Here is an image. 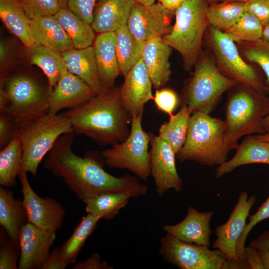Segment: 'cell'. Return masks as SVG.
Here are the masks:
<instances>
[{
	"mask_svg": "<svg viewBox=\"0 0 269 269\" xmlns=\"http://www.w3.org/2000/svg\"><path fill=\"white\" fill-rule=\"evenodd\" d=\"M74 134L60 136L46 155L43 166L54 175L62 178L84 203L97 195L128 192L134 197L146 194L147 187L136 176L125 174L115 177L103 168L101 153L89 152L84 157L77 155L72 146Z\"/></svg>",
	"mask_w": 269,
	"mask_h": 269,
	"instance_id": "6da1fadb",
	"label": "cell"
},
{
	"mask_svg": "<svg viewBox=\"0 0 269 269\" xmlns=\"http://www.w3.org/2000/svg\"><path fill=\"white\" fill-rule=\"evenodd\" d=\"M63 113L74 134L86 135L100 145L123 142L131 132L132 118L122 104L121 87L107 88L80 106Z\"/></svg>",
	"mask_w": 269,
	"mask_h": 269,
	"instance_id": "7a4b0ae2",
	"label": "cell"
},
{
	"mask_svg": "<svg viewBox=\"0 0 269 269\" xmlns=\"http://www.w3.org/2000/svg\"><path fill=\"white\" fill-rule=\"evenodd\" d=\"M226 130L225 121L201 111L193 112L177 158L181 162L193 161L211 167L220 165L227 160L230 150L225 143Z\"/></svg>",
	"mask_w": 269,
	"mask_h": 269,
	"instance_id": "3957f363",
	"label": "cell"
},
{
	"mask_svg": "<svg viewBox=\"0 0 269 269\" xmlns=\"http://www.w3.org/2000/svg\"><path fill=\"white\" fill-rule=\"evenodd\" d=\"M72 133L71 124L63 113L17 120L16 135L19 137L22 148L19 171L35 176L39 165L58 138Z\"/></svg>",
	"mask_w": 269,
	"mask_h": 269,
	"instance_id": "277c9868",
	"label": "cell"
},
{
	"mask_svg": "<svg viewBox=\"0 0 269 269\" xmlns=\"http://www.w3.org/2000/svg\"><path fill=\"white\" fill-rule=\"evenodd\" d=\"M269 113V98L238 83L230 89L225 106V143L236 148L243 136L258 134L259 127Z\"/></svg>",
	"mask_w": 269,
	"mask_h": 269,
	"instance_id": "5b68a950",
	"label": "cell"
},
{
	"mask_svg": "<svg viewBox=\"0 0 269 269\" xmlns=\"http://www.w3.org/2000/svg\"><path fill=\"white\" fill-rule=\"evenodd\" d=\"M51 90L27 72H16L0 78V111L17 120L32 119L48 113Z\"/></svg>",
	"mask_w": 269,
	"mask_h": 269,
	"instance_id": "8992f818",
	"label": "cell"
},
{
	"mask_svg": "<svg viewBox=\"0 0 269 269\" xmlns=\"http://www.w3.org/2000/svg\"><path fill=\"white\" fill-rule=\"evenodd\" d=\"M205 0H185L175 10L171 31L163 37L181 55L186 71H190L201 56L204 35L209 25V6Z\"/></svg>",
	"mask_w": 269,
	"mask_h": 269,
	"instance_id": "52a82bcc",
	"label": "cell"
},
{
	"mask_svg": "<svg viewBox=\"0 0 269 269\" xmlns=\"http://www.w3.org/2000/svg\"><path fill=\"white\" fill-rule=\"evenodd\" d=\"M238 83L222 73L215 59L201 55L195 65L193 75L187 85L181 105H186L192 113L198 111L209 114L222 95Z\"/></svg>",
	"mask_w": 269,
	"mask_h": 269,
	"instance_id": "ba28073f",
	"label": "cell"
},
{
	"mask_svg": "<svg viewBox=\"0 0 269 269\" xmlns=\"http://www.w3.org/2000/svg\"><path fill=\"white\" fill-rule=\"evenodd\" d=\"M142 115L132 118L131 132L124 141L114 143L101 153L109 167L127 169L137 178L147 181L150 175V137L142 127Z\"/></svg>",
	"mask_w": 269,
	"mask_h": 269,
	"instance_id": "9c48e42d",
	"label": "cell"
},
{
	"mask_svg": "<svg viewBox=\"0 0 269 269\" xmlns=\"http://www.w3.org/2000/svg\"><path fill=\"white\" fill-rule=\"evenodd\" d=\"M206 39L219 70L226 77L267 96L269 89L256 70L241 55L236 42L224 31L209 25Z\"/></svg>",
	"mask_w": 269,
	"mask_h": 269,
	"instance_id": "30bf717a",
	"label": "cell"
},
{
	"mask_svg": "<svg viewBox=\"0 0 269 269\" xmlns=\"http://www.w3.org/2000/svg\"><path fill=\"white\" fill-rule=\"evenodd\" d=\"M159 255L181 269H240V265L228 261L218 250L182 241L166 234L160 243Z\"/></svg>",
	"mask_w": 269,
	"mask_h": 269,
	"instance_id": "8fae6325",
	"label": "cell"
},
{
	"mask_svg": "<svg viewBox=\"0 0 269 269\" xmlns=\"http://www.w3.org/2000/svg\"><path fill=\"white\" fill-rule=\"evenodd\" d=\"M256 201V195L249 198L248 192L242 191L227 222L216 227L215 231L216 239L212 244L213 248L219 250L228 261L240 265L243 269H249V267L239 261L236 246Z\"/></svg>",
	"mask_w": 269,
	"mask_h": 269,
	"instance_id": "7c38bea8",
	"label": "cell"
},
{
	"mask_svg": "<svg viewBox=\"0 0 269 269\" xmlns=\"http://www.w3.org/2000/svg\"><path fill=\"white\" fill-rule=\"evenodd\" d=\"M17 177L28 222L41 230L56 232L62 225L66 212L63 206L52 198L38 195L32 188L26 172L19 171Z\"/></svg>",
	"mask_w": 269,
	"mask_h": 269,
	"instance_id": "4fadbf2b",
	"label": "cell"
},
{
	"mask_svg": "<svg viewBox=\"0 0 269 269\" xmlns=\"http://www.w3.org/2000/svg\"><path fill=\"white\" fill-rule=\"evenodd\" d=\"M149 134L150 172L157 194L162 196L169 189L180 192L183 188V181L176 169V154L169 144L158 135Z\"/></svg>",
	"mask_w": 269,
	"mask_h": 269,
	"instance_id": "5bb4252c",
	"label": "cell"
},
{
	"mask_svg": "<svg viewBox=\"0 0 269 269\" xmlns=\"http://www.w3.org/2000/svg\"><path fill=\"white\" fill-rule=\"evenodd\" d=\"M174 12L159 2L145 5L135 2L129 16L127 26L134 36L142 41L156 36L163 37L172 30Z\"/></svg>",
	"mask_w": 269,
	"mask_h": 269,
	"instance_id": "9a60e30c",
	"label": "cell"
},
{
	"mask_svg": "<svg viewBox=\"0 0 269 269\" xmlns=\"http://www.w3.org/2000/svg\"><path fill=\"white\" fill-rule=\"evenodd\" d=\"M56 232L41 230L27 222L20 228L18 269H42L50 256Z\"/></svg>",
	"mask_w": 269,
	"mask_h": 269,
	"instance_id": "2e32d148",
	"label": "cell"
},
{
	"mask_svg": "<svg viewBox=\"0 0 269 269\" xmlns=\"http://www.w3.org/2000/svg\"><path fill=\"white\" fill-rule=\"evenodd\" d=\"M121 87L122 104L132 118L143 115L144 105L153 99L152 83L142 58L124 76Z\"/></svg>",
	"mask_w": 269,
	"mask_h": 269,
	"instance_id": "e0dca14e",
	"label": "cell"
},
{
	"mask_svg": "<svg viewBox=\"0 0 269 269\" xmlns=\"http://www.w3.org/2000/svg\"><path fill=\"white\" fill-rule=\"evenodd\" d=\"M95 95L83 80L67 69L51 91L48 113L57 114L63 109L76 108Z\"/></svg>",
	"mask_w": 269,
	"mask_h": 269,
	"instance_id": "ac0fdd59",
	"label": "cell"
},
{
	"mask_svg": "<svg viewBox=\"0 0 269 269\" xmlns=\"http://www.w3.org/2000/svg\"><path fill=\"white\" fill-rule=\"evenodd\" d=\"M100 219L87 213L83 216L70 238L60 247L51 252L42 269H64L74 263L88 238L95 230Z\"/></svg>",
	"mask_w": 269,
	"mask_h": 269,
	"instance_id": "d6986e66",
	"label": "cell"
},
{
	"mask_svg": "<svg viewBox=\"0 0 269 269\" xmlns=\"http://www.w3.org/2000/svg\"><path fill=\"white\" fill-rule=\"evenodd\" d=\"M213 214L212 211L199 212L189 206L185 217L181 222L175 225H165L163 230L182 241L209 248L212 234L210 223Z\"/></svg>",
	"mask_w": 269,
	"mask_h": 269,
	"instance_id": "ffe728a7",
	"label": "cell"
},
{
	"mask_svg": "<svg viewBox=\"0 0 269 269\" xmlns=\"http://www.w3.org/2000/svg\"><path fill=\"white\" fill-rule=\"evenodd\" d=\"M171 48L161 36L145 41L142 59L155 89L165 86L170 80Z\"/></svg>",
	"mask_w": 269,
	"mask_h": 269,
	"instance_id": "44dd1931",
	"label": "cell"
},
{
	"mask_svg": "<svg viewBox=\"0 0 269 269\" xmlns=\"http://www.w3.org/2000/svg\"><path fill=\"white\" fill-rule=\"evenodd\" d=\"M61 55L67 69L83 80L96 95L107 89L99 73L92 45L81 49L72 48Z\"/></svg>",
	"mask_w": 269,
	"mask_h": 269,
	"instance_id": "7402d4cb",
	"label": "cell"
},
{
	"mask_svg": "<svg viewBox=\"0 0 269 269\" xmlns=\"http://www.w3.org/2000/svg\"><path fill=\"white\" fill-rule=\"evenodd\" d=\"M92 46L98 71L106 88L114 87L117 78L121 75L115 32L99 33Z\"/></svg>",
	"mask_w": 269,
	"mask_h": 269,
	"instance_id": "603a6c76",
	"label": "cell"
},
{
	"mask_svg": "<svg viewBox=\"0 0 269 269\" xmlns=\"http://www.w3.org/2000/svg\"><path fill=\"white\" fill-rule=\"evenodd\" d=\"M236 149L234 156L216 168L217 178H221L242 165L256 163L269 165V144L256 138L254 135H247Z\"/></svg>",
	"mask_w": 269,
	"mask_h": 269,
	"instance_id": "cb8c5ba5",
	"label": "cell"
},
{
	"mask_svg": "<svg viewBox=\"0 0 269 269\" xmlns=\"http://www.w3.org/2000/svg\"><path fill=\"white\" fill-rule=\"evenodd\" d=\"M134 0H97L91 24L98 33L115 32L127 24Z\"/></svg>",
	"mask_w": 269,
	"mask_h": 269,
	"instance_id": "d4e9b609",
	"label": "cell"
},
{
	"mask_svg": "<svg viewBox=\"0 0 269 269\" xmlns=\"http://www.w3.org/2000/svg\"><path fill=\"white\" fill-rule=\"evenodd\" d=\"M31 30L36 44L60 53L73 48L68 35L54 15L31 19Z\"/></svg>",
	"mask_w": 269,
	"mask_h": 269,
	"instance_id": "484cf974",
	"label": "cell"
},
{
	"mask_svg": "<svg viewBox=\"0 0 269 269\" xmlns=\"http://www.w3.org/2000/svg\"><path fill=\"white\" fill-rule=\"evenodd\" d=\"M28 222L22 201L14 198L12 191L0 187V225L17 246L21 227Z\"/></svg>",
	"mask_w": 269,
	"mask_h": 269,
	"instance_id": "4316f807",
	"label": "cell"
},
{
	"mask_svg": "<svg viewBox=\"0 0 269 269\" xmlns=\"http://www.w3.org/2000/svg\"><path fill=\"white\" fill-rule=\"evenodd\" d=\"M0 17L7 29L27 49L34 44L31 30V19L19 0H0Z\"/></svg>",
	"mask_w": 269,
	"mask_h": 269,
	"instance_id": "83f0119b",
	"label": "cell"
},
{
	"mask_svg": "<svg viewBox=\"0 0 269 269\" xmlns=\"http://www.w3.org/2000/svg\"><path fill=\"white\" fill-rule=\"evenodd\" d=\"M27 50L30 64L41 69L52 91L67 70L61 53L35 43Z\"/></svg>",
	"mask_w": 269,
	"mask_h": 269,
	"instance_id": "f1b7e54d",
	"label": "cell"
},
{
	"mask_svg": "<svg viewBox=\"0 0 269 269\" xmlns=\"http://www.w3.org/2000/svg\"><path fill=\"white\" fill-rule=\"evenodd\" d=\"M116 51L121 75L125 76L142 58L145 41L136 38L127 24L115 31Z\"/></svg>",
	"mask_w": 269,
	"mask_h": 269,
	"instance_id": "f546056e",
	"label": "cell"
},
{
	"mask_svg": "<svg viewBox=\"0 0 269 269\" xmlns=\"http://www.w3.org/2000/svg\"><path fill=\"white\" fill-rule=\"evenodd\" d=\"M54 16L68 35L75 49L92 46L95 39L92 25L77 16L67 7H61Z\"/></svg>",
	"mask_w": 269,
	"mask_h": 269,
	"instance_id": "4dcf8cb0",
	"label": "cell"
},
{
	"mask_svg": "<svg viewBox=\"0 0 269 269\" xmlns=\"http://www.w3.org/2000/svg\"><path fill=\"white\" fill-rule=\"evenodd\" d=\"M132 197H134L128 192L102 194L86 200L84 202L85 210L87 213L100 219L111 220L128 204Z\"/></svg>",
	"mask_w": 269,
	"mask_h": 269,
	"instance_id": "1f68e13d",
	"label": "cell"
},
{
	"mask_svg": "<svg viewBox=\"0 0 269 269\" xmlns=\"http://www.w3.org/2000/svg\"><path fill=\"white\" fill-rule=\"evenodd\" d=\"M191 114L186 105H181L179 111L169 116V121L159 129L158 135L169 144L176 154L185 142Z\"/></svg>",
	"mask_w": 269,
	"mask_h": 269,
	"instance_id": "d6a6232c",
	"label": "cell"
},
{
	"mask_svg": "<svg viewBox=\"0 0 269 269\" xmlns=\"http://www.w3.org/2000/svg\"><path fill=\"white\" fill-rule=\"evenodd\" d=\"M22 155V148L19 137H15L0 151V184L11 188L16 184Z\"/></svg>",
	"mask_w": 269,
	"mask_h": 269,
	"instance_id": "836d02e7",
	"label": "cell"
},
{
	"mask_svg": "<svg viewBox=\"0 0 269 269\" xmlns=\"http://www.w3.org/2000/svg\"><path fill=\"white\" fill-rule=\"evenodd\" d=\"M246 11L245 2L224 1L209 5L207 16L209 25L224 31L238 21Z\"/></svg>",
	"mask_w": 269,
	"mask_h": 269,
	"instance_id": "e575fe53",
	"label": "cell"
},
{
	"mask_svg": "<svg viewBox=\"0 0 269 269\" xmlns=\"http://www.w3.org/2000/svg\"><path fill=\"white\" fill-rule=\"evenodd\" d=\"M263 28L260 20L246 11L238 21L224 32L236 43L249 42L262 38Z\"/></svg>",
	"mask_w": 269,
	"mask_h": 269,
	"instance_id": "d590c367",
	"label": "cell"
},
{
	"mask_svg": "<svg viewBox=\"0 0 269 269\" xmlns=\"http://www.w3.org/2000/svg\"><path fill=\"white\" fill-rule=\"evenodd\" d=\"M236 43L243 58L262 68L266 76V84L269 89V41L262 38L253 42Z\"/></svg>",
	"mask_w": 269,
	"mask_h": 269,
	"instance_id": "8d00e7d4",
	"label": "cell"
},
{
	"mask_svg": "<svg viewBox=\"0 0 269 269\" xmlns=\"http://www.w3.org/2000/svg\"><path fill=\"white\" fill-rule=\"evenodd\" d=\"M25 12L31 20L54 15L61 7L58 0H19Z\"/></svg>",
	"mask_w": 269,
	"mask_h": 269,
	"instance_id": "74e56055",
	"label": "cell"
},
{
	"mask_svg": "<svg viewBox=\"0 0 269 269\" xmlns=\"http://www.w3.org/2000/svg\"><path fill=\"white\" fill-rule=\"evenodd\" d=\"M269 218V196L253 215L249 216L247 224L236 246V253L239 261L247 265L244 260V252L246 241L253 228L262 221Z\"/></svg>",
	"mask_w": 269,
	"mask_h": 269,
	"instance_id": "f35d334b",
	"label": "cell"
},
{
	"mask_svg": "<svg viewBox=\"0 0 269 269\" xmlns=\"http://www.w3.org/2000/svg\"><path fill=\"white\" fill-rule=\"evenodd\" d=\"M2 228L0 231V269H17L18 266L19 247L15 245L10 239Z\"/></svg>",
	"mask_w": 269,
	"mask_h": 269,
	"instance_id": "ab89813d",
	"label": "cell"
},
{
	"mask_svg": "<svg viewBox=\"0 0 269 269\" xmlns=\"http://www.w3.org/2000/svg\"><path fill=\"white\" fill-rule=\"evenodd\" d=\"M19 53L14 42L8 39H2L0 42V78L10 73L18 63Z\"/></svg>",
	"mask_w": 269,
	"mask_h": 269,
	"instance_id": "60d3db41",
	"label": "cell"
},
{
	"mask_svg": "<svg viewBox=\"0 0 269 269\" xmlns=\"http://www.w3.org/2000/svg\"><path fill=\"white\" fill-rule=\"evenodd\" d=\"M153 100L157 109L168 114L169 116L173 115V112L179 103L176 93L170 89L157 90Z\"/></svg>",
	"mask_w": 269,
	"mask_h": 269,
	"instance_id": "b9f144b4",
	"label": "cell"
},
{
	"mask_svg": "<svg viewBox=\"0 0 269 269\" xmlns=\"http://www.w3.org/2000/svg\"><path fill=\"white\" fill-rule=\"evenodd\" d=\"M17 120L12 114L0 111V149L6 146L16 136Z\"/></svg>",
	"mask_w": 269,
	"mask_h": 269,
	"instance_id": "7bdbcfd3",
	"label": "cell"
},
{
	"mask_svg": "<svg viewBox=\"0 0 269 269\" xmlns=\"http://www.w3.org/2000/svg\"><path fill=\"white\" fill-rule=\"evenodd\" d=\"M97 0H67V7L73 13L92 24Z\"/></svg>",
	"mask_w": 269,
	"mask_h": 269,
	"instance_id": "ee69618b",
	"label": "cell"
},
{
	"mask_svg": "<svg viewBox=\"0 0 269 269\" xmlns=\"http://www.w3.org/2000/svg\"><path fill=\"white\" fill-rule=\"evenodd\" d=\"M245 4L247 11L255 15L264 26L269 21V0H249Z\"/></svg>",
	"mask_w": 269,
	"mask_h": 269,
	"instance_id": "f6af8a7d",
	"label": "cell"
},
{
	"mask_svg": "<svg viewBox=\"0 0 269 269\" xmlns=\"http://www.w3.org/2000/svg\"><path fill=\"white\" fill-rule=\"evenodd\" d=\"M73 269H112L106 261H102L98 254H94L86 260L75 264Z\"/></svg>",
	"mask_w": 269,
	"mask_h": 269,
	"instance_id": "bcb514c9",
	"label": "cell"
},
{
	"mask_svg": "<svg viewBox=\"0 0 269 269\" xmlns=\"http://www.w3.org/2000/svg\"><path fill=\"white\" fill-rule=\"evenodd\" d=\"M244 260L249 269H264L258 249L250 246L245 247L244 252Z\"/></svg>",
	"mask_w": 269,
	"mask_h": 269,
	"instance_id": "7dc6e473",
	"label": "cell"
},
{
	"mask_svg": "<svg viewBox=\"0 0 269 269\" xmlns=\"http://www.w3.org/2000/svg\"><path fill=\"white\" fill-rule=\"evenodd\" d=\"M249 246L258 250L269 248V231H265L253 240Z\"/></svg>",
	"mask_w": 269,
	"mask_h": 269,
	"instance_id": "c3c4849f",
	"label": "cell"
},
{
	"mask_svg": "<svg viewBox=\"0 0 269 269\" xmlns=\"http://www.w3.org/2000/svg\"><path fill=\"white\" fill-rule=\"evenodd\" d=\"M185 0H162L161 3L166 9L175 12L178 7Z\"/></svg>",
	"mask_w": 269,
	"mask_h": 269,
	"instance_id": "681fc988",
	"label": "cell"
},
{
	"mask_svg": "<svg viewBox=\"0 0 269 269\" xmlns=\"http://www.w3.org/2000/svg\"><path fill=\"white\" fill-rule=\"evenodd\" d=\"M258 250L264 269H269V248Z\"/></svg>",
	"mask_w": 269,
	"mask_h": 269,
	"instance_id": "f907efd6",
	"label": "cell"
},
{
	"mask_svg": "<svg viewBox=\"0 0 269 269\" xmlns=\"http://www.w3.org/2000/svg\"><path fill=\"white\" fill-rule=\"evenodd\" d=\"M269 131V113L260 123L258 134H264Z\"/></svg>",
	"mask_w": 269,
	"mask_h": 269,
	"instance_id": "816d5d0a",
	"label": "cell"
},
{
	"mask_svg": "<svg viewBox=\"0 0 269 269\" xmlns=\"http://www.w3.org/2000/svg\"><path fill=\"white\" fill-rule=\"evenodd\" d=\"M254 136L256 138L267 142L269 144V131L264 134H257L254 135Z\"/></svg>",
	"mask_w": 269,
	"mask_h": 269,
	"instance_id": "f5cc1de1",
	"label": "cell"
},
{
	"mask_svg": "<svg viewBox=\"0 0 269 269\" xmlns=\"http://www.w3.org/2000/svg\"><path fill=\"white\" fill-rule=\"evenodd\" d=\"M262 38L269 41V21L264 26Z\"/></svg>",
	"mask_w": 269,
	"mask_h": 269,
	"instance_id": "db71d44e",
	"label": "cell"
},
{
	"mask_svg": "<svg viewBox=\"0 0 269 269\" xmlns=\"http://www.w3.org/2000/svg\"><path fill=\"white\" fill-rule=\"evenodd\" d=\"M135 2L144 4L145 5H150L155 3V0H134Z\"/></svg>",
	"mask_w": 269,
	"mask_h": 269,
	"instance_id": "11a10c76",
	"label": "cell"
},
{
	"mask_svg": "<svg viewBox=\"0 0 269 269\" xmlns=\"http://www.w3.org/2000/svg\"><path fill=\"white\" fill-rule=\"evenodd\" d=\"M61 7H67V0H58Z\"/></svg>",
	"mask_w": 269,
	"mask_h": 269,
	"instance_id": "9f6ffc18",
	"label": "cell"
},
{
	"mask_svg": "<svg viewBox=\"0 0 269 269\" xmlns=\"http://www.w3.org/2000/svg\"><path fill=\"white\" fill-rule=\"evenodd\" d=\"M224 1H237V2H242L246 3L249 0H223Z\"/></svg>",
	"mask_w": 269,
	"mask_h": 269,
	"instance_id": "6f0895ef",
	"label": "cell"
},
{
	"mask_svg": "<svg viewBox=\"0 0 269 269\" xmlns=\"http://www.w3.org/2000/svg\"><path fill=\"white\" fill-rule=\"evenodd\" d=\"M206 0L207 1H216V0Z\"/></svg>",
	"mask_w": 269,
	"mask_h": 269,
	"instance_id": "680465c9",
	"label": "cell"
},
{
	"mask_svg": "<svg viewBox=\"0 0 269 269\" xmlns=\"http://www.w3.org/2000/svg\"><path fill=\"white\" fill-rule=\"evenodd\" d=\"M158 1V2H161L162 0H157Z\"/></svg>",
	"mask_w": 269,
	"mask_h": 269,
	"instance_id": "91938a15",
	"label": "cell"
}]
</instances>
